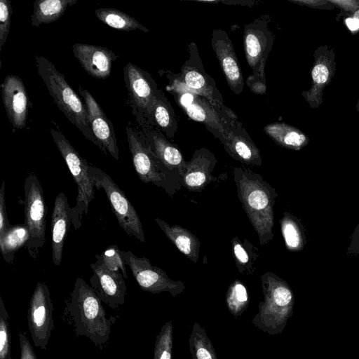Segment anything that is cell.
Wrapping results in <instances>:
<instances>
[{
  "instance_id": "obj_40",
  "label": "cell",
  "mask_w": 359,
  "mask_h": 359,
  "mask_svg": "<svg viewBox=\"0 0 359 359\" xmlns=\"http://www.w3.org/2000/svg\"><path fill=\"white\" fill-rule=\"evenodd\" d=\"M10 225L6 213V197H5V182L3 181L0 189V236H1Z\"/></svg>"
},
{
  "instance_id": "obj_14",
  "label": "cell",
  "mask_w": 359,
  "mask_h": 359,
  "mask_svg": "<svg viewBox=\"0 0 359 359\" xmlns=\"http://www.w3.org/2000/svg\"><path fill=\"white\" fill-rule=\"evenodd\" d=\"M90 267V286L102 303L114 310L119 309L124 304L126 293L123 274L109 270L97 258Z\"/></svg>"
},
{
  "instance_id": "obj_33",
  "label": "cell",
  "mask_w": 359,
  "mask_h": 359,
  "mask_svg": "<svg viewBox=\"0 0 359 359\" xmlns=\"http://www.w3.org/2000/svg\"><path fill=\"white\" fill-rule=\"evenodd\" d=\"M226 304L229 311L235 317L241 316L249 304V297L245 285L235 280L226 293Z\"/></svg>"
},
{
  "instance_id": "obj_5",
  "label": "cell",
  "mask_w": 359,
  "mask_h": 359,
  "mask_svg": "<svg viewBox=\"0 0 359 359\" xmlns=\"http://www.w3.org/2000/svg\"><path fill=\"white\" fill-rule=\"evenodd\" d=\"M167 90L175 102L192 120L203 123L219 141L225 133L238 120L214 106L203 97L191 91L183 84L167 75Z\"/></svg>"
},
{
  "instance_id": "obj_37",
  "label": "cell",
  "mask_w": 359,
  "mask_h": 359,
  "mask_svg": "<svg viewBox=\"0 0 359 359\" xmlns=\"http://www.w3.org/2000/svg\"><path fill=\"white\" fill-rule=\"evenodd\" d=\"M9 315L0 296V359H12Z\"/></svg>"
},
{
  "instance_id": "obj_17",
  "label": "cell",
  "mask_w": 359,
  "mask_h": 359,
  "mask_svg": "<svg viewBox=\"0 0 359 359\" xmlns=\"http://www.w3.org/2000/svg\"><path fill=\"white\" fill-rule=\"evenodd\" d=\"M6 115L13 130L24 129L29 111V97L22 79L7 75L0 85Z\"/></svg>"
},
{
  "instance_id": "obj_31",
  "label": "cell",
  "mask_w": 359,
  "mask_h": 359,
  "mask_svg": "<svg viewBox=\"0 0 359 359\" xmlns=\"http://www.w3.org/2000/svg\"><path fill=\"white\" fill-rule=\"evenodd\" d=\"M280 222L287 249L290 252L302 250L306 244V237L303 226L299 219L287 212H284Z\"/></svg>"
},
{
  "instance_id": "obj_38",
  "label": "cell",
  "mask_w": 359,
  "mask_h": 359,
  "mask_svg": "<svg viewBox=\"0 0 359 359\" xmlns=\"http://www.w3.org/2000/svg\"><path fill=\"white\" fill-rule=\"evenodd\" d=\"M13 8L9 0L0 1V51L5 45L9 33Z\"/></svg>"
},
{
  "instance_id": "obj_36",
  "label": "cell",
  "mask_w": 359,
  "mask_h": 359,
  "mask_svg": "<svg viewBox=\"0 0 359 359\" xmlns=\"http://www.w3.org/2000/svg\"><path fill=\"white\" fill-rule=\"evenodd\" d=\"M102 264L109 270L120 272L124 278H128L126 263L121 253V250L116 245L109 246L100 255H96Z\"/></svg>"
},
{
  "instance_id": "obj_43",
  "label": "cell",
  "mask_w": 359,
  "mask_h": 359,
  "mask_svg": "<svg viewBox=\"0 0 359 359\" xmlns=\"http://www.w3.org/2000/svg\"><path fill=\"white\" fill-rule=\"evenodd\" d=\"M348 28L351 31H355L359 29V20L355 18H348L346 20Z\"/></svg>"
},
{
  "instance_id": "obj_4",
  "label": "cell",
  "mask_w": 359,
  "mask_h": 359,
  "mask_svg": "<svg viewBox=\"0 0 359 359\" xmlns=\"http://www.w3.org/2000/svg\"><path fill=\"white\" fill-rule=\"evenodd\" d=\"M35 60L38 74L58 109L87 140L99 147L89 125L86 106L64 75L47 58L36 55Z\"/></svg>"
},
{
  "instance_id": "obj_46",
  "label": "cell",
  "mask_w": 359,
  "mask_h": 359,
  "mask_svg": "<svg viewBox=\"0 0 359 359\" xmlns=\"http://www.w3.org/2000/svg\"><path fill=\"white\" fill-rule=\"evenodd\" d=\"M357 107H358V109H359V102H358V105H357Z\"/></svg>"
},
{
  "instance_id": "obj_20",
  "label": "cell",
  "mask_w": 359,
  "mask_h": 359,
  "mask_svg": "<svg viewBox=\"0 0 359 359\" xmlns=\"http://www.w3.org/2000/svg\"><path fill=\"white\" fill-rule=\"evenodd\" d=\"M217 162L215 156L208 149L195 150L191 158L187 161L181 175V184L189 191H202L208 184L217 180L212 175Z\"/></svg>"
},
{
  "instance_id": "obj_27",
  "label": "cell",
  "mask_w": 359,
  "mask_h": 359,
  "mask_svg": "<svg viewBox=\"0 0 359 359\" xmlns=\"http://www.w3.org/2000/svg\"><path fill=\"white\" fill-rule=\"evenodd\" d=\"M78 0H36L33 4L31 24L38 27L60 19L67 8L74 5Z\"/></svg>"
},
{
  "instance_id": "obj_23",
  "label": "cell",
  "mask_w": 359,
  "mask_h": 359,
  "mask_svg": "<svg viewBox=\"0 0 359 359\" xmlns=\"http://www.w3.org/2000/svg\"><path fill=\"white\" fill-rule=\"evenodd\" d=\"M72 219L68 198L61 192L55 198L51 216L52 259L55 265L62 262L65 240Z\"/></svg>"
},
{
  "instance_id": "obj_39",
  "label": "cell",
  "mask_w": 359,
  "mask_h": 359,
  "mask_svg": "<svg viewBox=\"0 0 359 359\" xmlns=\"http://www.w3.org/2000/svg\"><path fill=\"white\" fill-rule=\"evenodd\" d=\"M265 66L262 65L256 72L249 76L246 79V84L250 90L258 95H264L266 91L265 76Z\"/></svg>"
},
{
  "instance_id": "obj_28",
  "label": "cell",
  "mask_w": 359,
  "mask_h": 359,
  "mask_svg": "<svg viewBox=\"0 0 359 359\" xmlns=\"http://www.w3.org/2000/svg\"><path fill=\"white\" fill-rule=\"evenodd\" d=\"M232 252L238 272L249 275L255 269V262L260 255L259 248L248 240L241 241L238 236L231 239Z\"/></svg>"
},
{
  "instance_id": "obj_32",
  "label": "cell",
  "mask_w": 359,
  "mask_h": 359,
  "mask_svg": "<svg viewBox=\"0 0 359 359\" xmlns=\"http://www.w3.org/2000/svg\"><path fill=\"white\" fill-rule=\"evenodd\" d=\"M188 341L192 359H218L205 330L196 321L193 323Z\"/></svg>"
},
{
  "instance_id": "obj_35",
  "label": "cell",
  "mask_w": 359,
  "mask_h": 359,
  "mask_svg": "<svg viewBox=\"0 0 359 359\" xmlns=\"http://www.w3.org/2000/svg\"><path fill=\"white\" fill-rule=\"evenodd\" d=\"M172 322L168 320L161 328L156 337L153 359H172Z\"/></svg>"
},
{
  "instance_id": "obj_15",
  "label": "cell",
  "mask_w": 359,
  "mask_h": 359,
  "mask_svg": "<svg viewBox=\"0 0 359 359\" xmlns=\"http://www.w3.org/2000/svg\"><path fill=\"white\" fill-rule=\"evenodd\" d=\"M79 92L83 97L89 125L99 144L98 147L104 154L109 153L114 158L118 160L119 150L112 123L87 89L79 86Z\"/></svg>"
},
{
  "instance_id": "obj_42",
  "label": "cell",
  "mask_w": 359,
  "mask_h": 359,
  "mask_svg": "<svg viewBox=\"0 0 359 359\" xmlns=\"http://www.w3.org/2000/svg\"><path fill=\"white\" fill-rule=\"evenodd\" d=\"M350 238V243L346 249V253L349 256L359 257V224L353 230Z\"/></svg>"
},
{
  "instance_id": "obj_16",
  "label": "cell",
  "mask_w": 359,
  "mask_h": 359,
  "mask_svg": "<svg viewBox=\"0 0 359 359\" xmlns=\"http://www.w3.org/2000/svg\"><path fill=\"white\" fill-rule=\"evenodd\" d=\"M273 43V35L266 21L259 18L244 26V52L252 72L266 64Z\"/></svg>"
},
{
  "instance_id": "obj_34",
  "label": "cell",
  "mask_w": 359,
  "mask_h": 359,
  "mask_svg": "<svg viewBox=\"0 0 359 359\" xmlns=\"http://www.w3.org/2000/svg\"><path fill=\"white\" fill-rule=\"evenodd\" d=\"M331 59L329 60L325 55H319L316 57L315 65L313 67L311 76L313 86L311 90L306 95H304L308 102L314 96H320V90L325 86L331 79Z\"/></svg>"
},
{
  "instance_id": "obj_18",
  "label": "cell",
  "mask_w": 359,
  "mask_h": 359,
  "mask_svg": "<svg viewBox=\"0 0 359 359\" xmlns=\"http://www.w3.org/2000/svg\"><path fill=\"white\" fill-rule=\"evenodd\" d=\"M211 46L229 87L236 95H240L244 88V81L238 60L228 34L223 29H214Z\"/></svg>"
},
{
  "instance_id": "obj_2",
  "label": "cell",
  "mask_w": 359,
  "mask_h": 359,
  "mask_svg": "<svg viewBox=\"0 0 359 359\" xmlns=\"http://www.w3.org/2000/svg\"><path fill=\"white\" fill-rule=\"evenodd\" d=\"M237 195L262 245L273 238V207L278 194L263 177L246 168L232 170Z\"/></svg>"
},
{
  "instance_id": "obj_8",
  "label": "cell",
  "mask_w": 359,
  "mask_h": 359,
  "mask_svg": "<svg viewBox=\"0 0 359 359\" xmlns=\"http://www.w3.org/2000/svg\"><path fill=\"white\" fill-rule=\"evenodd\" d=\"M189 57L178 74L166 72L174 80L183 84L191 91L203 97L214 106L233 118L237 115L224 103L215 80L208 74L203 65L198 48L194 42L187 45Z\"/></svg>"
},
{
  "instance_id": "obj_11",
  "label": "cell",
  "mask_w": 359,
  "mask_h": 359,
  "mask_svg": "<svg viewBox=\"0 0 359 359\" xmlns=\"http://www.w3.org/2000/svg\"><path fill=\"white\" fill-rule=\"evenodd\" d=\"M123 80L128 91L132 114L140 126L147 123L158 86L147 72L128 62L123 68Z\"/></svg>"
},
{
  "instance_id": "obj_12",
  "label": "cell",
  "mask_w": 359,
  "mask_h": 359,
  "mask_svg": "<svg viewBox=\"0 0 359 359\" xmlns=\"http://www.w3.org/2000/svg\"><path fill=\"white\" fill-rule=\"evenodd\" d=\"M53 306L47 285L38 282L27 309V325L34 346L46 349L54 329Z\"/></svg>"
},
{
  "instance_id": "obj_24",
  "label": "cell",
  "mask_w": 359,
  "mask_h": 359,
  "mask_svg": "<svg viewBox=\"0 0 359 359\" xmlns=\"http://www.w3.org/2000/svg\"><path fill=\"white\" fill-rule=\"evenodd\" d=\"M146 124L154 127L170 140L172 139L176 134L177 120L174 109L161 89L157 91L148 114Z\"/></svg>"
},
{
  "instance_id": "obj_6",
  "label": "cell",
  "mask_w": 359,
  "mask_h": 359,
  "mask_svg": "<svg viewBox=\"0 0 359 359\" xmlns=\"http://www.w3.org/2000/svg\"><path fill=\"white\" fill-rule=\"evenodd\" d=\"M134 168L144 183H153L172 195L181 184V177L168 170L152 152L139 130L129 124L126 128Z\"/></svg>"
},
{
  "instance_id": "obj_45",
  "label": "cell",
  "mask_w": 359,
  "mask_h": 359,
  "mask_svg": "<svg viewBox=\"0 0 359 359\" xmlns=\"http://www.w3.org/2000/svg\"><path fill=\"white\" fill-rule=\"evenodd\" d=\"M353 18H355L359 20V8L353 13Z\"/></svg>"
},
{
  "instance_id": "obj_7",
  "label": "cell",
  "mask_w": 359,
  "mask_h": 359,
  "mask_svg": "<svg viewBox=\"0 0 359 359\" xmlns=\"http://www.w3.org/2000/svg\"><path fill=\"white\" fill-rule=\"evenodd\" d=\"M50 133L77 184L76 203L72 208V222L75 229H78L83 214L88 213L89 204L95 198V187L90 175V165L80 156L60 130L50 128Z\"/></svg>"
},
{
  "instance_id": "obj_13",
  "label": "cell",
  "mask_w": 359,
  "mask_h": 359,
  "mask_svg": "<svg viewBox=\"0 0 359 359\" xmlns=\"http://www.w3.org/2000/svg\"><path fill=\"white\" fill-rule=\"evenodd\" d=\"M121 253L143 291L153 294L168 292L175 297L185 290L183 282L170 279L163 270L153 266L147 258L138 257L130 251L121 250Z\"/></svg>"
},
{
  "instance_id": "obj_19",
  "label": "cell",
  "mask_w": 359,
  "mask_h": 359,
  "mask_svg": "<svg viewBox=\"0 0 359 359\" xmlns=\"http://www.w3.org/2000/svg\"><path fill=\"white\" fill-rule=\"evenodd\" d=\"M138 130L164 167L181 177L187 161L178 147L172 143L161 132L149 124L140 126Z\"/></svg>"
},
{
  "instance_id": "obj_3",
  "label": "cell",
  "mask_w": 359,
  "mask_h": 359,
  "mask_svg": "<svg viewBox=\"0 0 359 359\" xmlns=\"http://www.w3.org/2000/svg\"><path fill=\"white\" fill-rule=\"evenodd\" d=\"M261 285L264 299L259 302L252 323L269 334H278L292 316L294 303L292 290L285 280L272 272L262 276Z\"/></svg>"
},
{
  "instance_id": "obj_29",
  "label": "cell",
  "mask_w": 359,
  "mask_h": 359,
  "mask_svg": "<svg viewBox=\"0 0 359 359\" xmlns=\"http://www.w3.org/2000/svg\"><path fill=\"white\" fill-rule=\"evenodd\" d=\"M29 236V229L25 224L11 226L0 236L1 253L6 262H13L15 252L25 246Z\"/></svg>"
},
{
  "instance_id": "obj_22",
  "label": "cell",
  "mask_w": 359,
  "mask_h": 359,
  "mask_svg": "<svg viewBox=\"0 0 359 359\" xmlns=\"http://www.w3.org/2000/svg\"><path fill=\"white\" fill-rule=\"evenodd\" d=\"M220 142L233 159L247 165H262L259 149L239 121L229 128Z\"/></svg>"
},
{
  "instance_id": "obj_41",
  "label": "cell",
  "mask_w": 359,
  "mask_h": 359,
  "mask_svg": "<svg viewBox=\"0 0 359 359\" xmlns=\"http://www.w3.org/2000/svg\"><path fill=\"white\" fill-rule=\"evenodd\" d=\"M18 337L20 349V359H38L26 334L24 332H19Z\"/></svg>"
},
{
  "instance_id": "obj_26",
  "label": "cell",
  "mask_w": 359,
  "mask_h": 359,
  "mask_svg": "<svg viewBox=\"0 0 359 359\" xmlns=\"http://www.w3.org/2000/svg\"><path fill=\"white\" fill-rule=\"evenodd\" d=\"M264 130L277 144L288 149L299 150L309 142L301 130L285 123H269L264 127Z\"/></svg>"
},
{
  "instance_id": "obj_21",
  "label": "cell",
  "mask_w": 359,
  "mask_h": 359,
  "mask_svg": "<svg viewBox=\"0 0 359 359\" xmlns=\"http://www.w3.org/2000/svg\"><path fill=\"white\" fill-rule=\"evenodd\" d=\"M74 57L92 77L105 79L111 74L112 64L117 55L107 48L76 43L72 46Z\"/></svg>"
},
{
  "instance_id": "obj_9",
  "label": "cell",
  "mask_w": 359,
  "mask_h": 359,
  "mask_svg": "<svg viewBox=\"0 0 359 359\" xmlns=\"http://www.w3.org/2000/svg\"><path fill=\"white\" fill-rule=\"evenodd\" d=\"M90 175L94 187L104 191L111 210L123 230L128 236L144 243L145 237L141 220L124 191L106 172L98 168L90 165Z\"/></svg>"
},
{
  "instance_id": "obj_1",
  "label": "cell",
  "mask_w": 359,
  "mask_h": 359,
  "mask_svg": "<svg viewBox=\"0 0 359 359\" xmlns=\"http://www.w3.org/2000/svg\"><path fill=\"white\" fill-rule=\"evenodd\" d=\"M63 320L76 337H86L102 349L116 320L108 317L102 302L82 278H77L65 304Z\"/></svg>"
},
{
  "instance_id": "obj_10",
  "label": "cell",
  "mask_w": 359,
  "mask_h": 359,
  "mask_svg": "<svg viewBox=\"0 0 359 359\" xmlns=\"http://www.w3.org/2000/svg\"><path fill=\"white\" fill-rule=\"evenodd\" d=\"M25 190V224L29 231V239L25 245L31 256L37 255L46 242V205L40 181L35 174L27 176Z\"/></svg>"
},
{
  "instance_id": "obj_25",
  "label": "cell",
  "mask_w": 359,
  "mask_h": 359,
  "mask_svg": "<svg viewBox=\"0 0 359 359\" xmlns=\"http://www.w3.org/2000/svg\"><path fill=\"white\" fill-rule=\"evenodd\" d=\"M155 221L182 254L194 263L198 262L201 243L199 239L193 233L179 225L170 226L159 218H155Z\"/></svg>"
},
{
  "instance_id": "obj_44",
  "label": "cell",
  "mask_w": 359,
  "mask_h": 359,
  "mask_svg": "<svg viewBox=\"0 0 359 359\" xmlns=\"http://www.w3.org/2000/svg\"><path fill=\"white\" fill-rule=\"evenodd\" d=\"M220 2H222L223 4H241V5H247V6H249L250 5V4H255V1H220Z\"/></svg>"
},
{
  "instance_id": "obj_30",
  "label": "cell",
  "mask_w": 359,
  "mask_h": 359,
  "mask_svg": "<svg viewBox=\"0 0 359 359\" xmlns=\"http://www.w3.org/2000/svg\"><path fill=\"white\" fill-rule=\"evenodd\" d=\"M97 19L110 27L121 31H133L140 29L148 32L144 27L134 18L119 10L111 8H100L95 11Z\"/></svg>"
}]
</instances>
